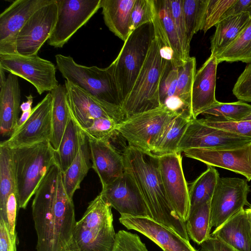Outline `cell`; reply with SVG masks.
I'll return each instance as SVG.
<instances>
[{"label":"cell","mask_w":251,"mask_h":251,"mask_svg":"<svg viewBox=\"0 0 251 251\" xmlns=\"http://www.w3.org/2000/svg\"><path fill=\"white\" fill-rule=\"evenodd\" d=\"M37 251H61L73 237L76 224L73 199L65 190L56 162L37 189L32 204Z\"/></svg>","instance_id":"cell-1"},{"label":"cell","mask_w":251,"mask_h":251,"mask_svg":"<svg viewBox=\"0 0 251 251\" xmlns=\"http://www.w3.org/2000/svg\"><path fill=\"white\" fill-rule=\"evenodd\" d=\"M122 155L125 169L137 184L151 218L189 240L185 222L178 217L165 193L159 171L158 156L128 145Z\"/></svg>","instance_id":"cell-2"},{"label":"cell","mask_w":251,"mask_h":251,"mask_svg":"<svg viewBox=\"0 0 251 251\" xmlns=\"http://www.w3.org/2000/svg\"><path fill=\"white\" fill-rule=\"evenodd\" d=\"M154 32L145 61L122 105L126 119L161 106L160 86L169 61L161 56L159 37L154 30Z\"/></svg>","instance_id":"cell-3"},{"label":"cell","mask_w":251,"mask_h":251,"mask_svg":"<svg viewBox=\"0 0 251 251\" xmlns=\"http://www.w3.org/2000/svg\"><path fill=\"white\" fill-rule=\"evenodd\" d=\"M20 208L25 209L50 167L57 162L55 151L48 140L11 149Z\"/></svg>","instance_id":"cell-4"},{"label":"cell","mask_w":251,"mask_h":251,"mask_svg":"<svg viewBox=\"0 0 251 251\" xmlns=\"http://www.w3.org/2000/svg\"><path fill=\"white\" fill-rule=\"evenodd\" d=\"M111 207L100 194L89 203L73 234L81 251H112L116 233Z\"/></svg>","instance_id":"cell-5"},{"label":"cell","mask_w":251,"mask_h":251,"mask_svg":"<svg viewBox=\"0 0 251 251\" xmlns=\"http://www.w3.org/2000/svg\"><path fill=\"white\" fill-rule=\"evenodd\" d=\"M154 36L152 22L140 26L129 35L109 65L122 104L134 84Z\"/></svg>","instance_id":"cell-6"},{"label":"cell","mask_w":251,"mask_h":251,"mask_svg":"<svg viewBox=\"0 0 251 251\" xmlns=\"http://www.w3.org/2000/svg\"><path fill=\"white\" fill-rule=\"evenodd\" d=\"M57 69L66 80L72 82L96 99L122 107V102L112 70L96 66L77 64L70 56H55Z\"/></svg>","instance_id":"cell-7"},{"label":"cell","mask_w":251,"mask_h":251,"mask_svg":"<svg viewBox=\"0 0 251 251\" xmlns=\"http://www.w3.org/2000/svg\"><path fill=\"white\" fill-rule=\"evenodd\" d=\"M58 15L57 0L37 10L13 37L0 43V54L29 56L37 54L54 28Z\"/></svg>","instance_id":"cell-8"},{"label":"cell","mask_w":251,"mask_h":251,"mask_svg":"<svg viewBox=\"0 0 251 251\" xmlns=\"http://www.w3.org/2000/svg\"><path fill=\"white\" fill-rule=\"evenodd\" d=\"M176 115L162 105L126 119L118 124L117 132L127 141L128 146L151 153L157 136L166 124Z\"/></svg>","instance_id":"cell-9"},{"label":"cell","mask_w":251,"mask_h":251,"mask_svg":"<svg viewBox=\"0 0 251 251\" xmlns=\"http://www.w3.org/2000/svg\"><path fill=\"white\" fill-rule=\"evenodd\" d=\"M250 191L246 179L220 177L210 201L211 228L220 227L245 206H251L248 201Z\"/></svg>","instance_id":"cell-10"},{"label":"cell","mask_w":251,"mask_h":251,"mask_svg":"<svg viewBox=\"0 0 251 251\" xmlns=\"http://www.w3.org/2000/svg\"><path fill=\"white\" fill-rule=\"evenodd\" d=\"M65 85L72 117L82 130L97 119H110L118 124L126 119L121 106L100 100L68 81Z\"/></svg>","instance_id":"cell-11"},{"label":"cell","mask_w":251,"mask_h":251,"mask_svg":"<svg viewBox=\"0 0 251 251\" xmlns=\"http://www.w3.org/2000/svg\"><path fill=\"white\" fill-rule=\"evenodd\" d=\"M0 67L27 80L40 95L51 92L59 85L55 65L37 54L29 56L0 54Z\"/></svg>","instance_id":"cell-12"},{"label":"cell","mask_w":251,"mask_h":251,"mask_svg":"<svg viewBox=\"0 0 251 251\" xmlns=\"http://www.w3.org/2000/svg\"><path fill=\"white\" fill-rule=\"evenodd\" d=\"M101 0H57L58 15L48 44L62 48L100 8Z\"/></svg>","instance_id":"cell-13"},{"label":"cell","mask_w":251,"mask_h":251,"mask_svg":"<svg viewBox=\"0 0 251 251\" xmlns=\"http://www.w3.org/2000/svg\"><path fill=\"white\" fill-rule=\"evenodd\" d=\"M158 160L160 176L167 198L180 219L186 222L190 210L189 194L181 153L159 156Z\"/></svg>","instance_id":"cell-14"},{"label":"cell","mask_w":251,"mask_h":251,"mask_svg":"<svg viewBox=\"0 0 251 251\" xmlns=\"http://www.w3.org/2000/svg\"><path fill=\"white\" fill-rule=\"evenodd\" d=\"M250 142L251 138L210 126L197 118L190 122L179 143L177 151L181 153L195 148L232 149Z\"/></svg>","instance_id":"cell-15"},{"label":"cell","mask_w":251,"mask_h":251,"mask_svg":"<svg viewBox=\"0 0 251 251\" xmlns=\"http://www.w3.org/2000/svg\"><path fill=\"white\" fill-rule=\"evenodd\" d=\"M52 95L49 92L32 108V113L25 123L0 144L15 149L50 141L52 131Z\"/></svg>","instance_id":"cell-16"},{"label":"cell","mask_w":251,"mask_h":251,"mask_svg":"<svg viewBox=\"0 0 251 251\" xmlns=\"http://www.w3.org/2000/svg\"><path fill=\"white\" fill-rule=\"evenodd\" d=\"M100 194L121 215L151 218L137 184L125 169L123 175L118 179L102 188Z\"/></svg>","instance_id":"cell-17"},{"label":"cell","mask_w":251,"mask_h":251,"mask_svg":"<svg viewBox=\"0 0 251 251\" xmlns=\"http://www.w3.org/2000/svg\"><path fill=\"white\" fill-rule=\"evenodd\" d=\"M185 156L199 160L207 166L216 167L243 176L251 180V142L228 149L195 148L185 150Z\"/></svg>","instance_id":"cell-18"},{"label":"cell","mask_w":251,"mask_h":251,"mask_svg":"<svg viewBox=\"0 0 251 251\" xmlns=\"http://www.w3.org/2000/svg\"><path fill=\"white\" fill-rule=\"evenodd\" d=\"M119 221L128 229L134 230L149 238L163 251H197L189 240L150 217L121 215Z\"/></svg>","instance_id":"cell-19"},{"label":"cell","mask_w":251,"mask_h":251,"mask_svg":"<svg viewBox=\"0 0 251 251\" xmlns=\"http://www.w3.org/2000/svg\"><path fill=\"white\" fill-rule=\"evenodd\" d=\"M218 64L216 56L210 54L196 73L191 95L193 119H197L218 101L215 90Z\"/></svg>","instance_id":"cell-20"},{"label":"cell","mask_w":251,"mask_h":251,"mask_svg":"<svg viewBox=\"0 0 251 251\" xmlns=\"http://www.w3.org/2000/svg\"><path fill=\"white\" fill-rule=\"evenodd\" d=\"M90 148L92 168L98 174L104 188L111 184L125 171L122 154L110 142L87 138Z\"/></svg>","instance_id":"cell-21"},{"label":"cell","mask_w":251,"mask_h":251,"mask_svg":"<svg viewBox=\"0 0 251 251\" xmlns=\"http://www.w3.org/2000/svg\"><path fill=\"white\" fill-rule=\"evenodd\" d=\"M52 1H14L0 15V43L13 37L37 10Z\"/></svg>","instance_id":"cell-22"},{"label":"cell","mask_w":251,"mask_h":251,"mask_svg":"<svg viewBox=\"0 0 251 251\" xmlns=\"http://www.w3.org/2000/svg\"><path fill=\"white\" fill-rule=\"evenodd\" d=\"M210 235L237 251H251V219L247 208L231 217Z\"/></svg>","instance_id":"cell-23"},{"label":"cell","mask_w":251,"mask_h":251,"mask_svg":"<svg viewBox=\"0 0 251 251\" xmlns=\"http://www.w3.org/2000/svg\"><path fill=\"white\" fill-rule=\"evenodd\" d=\"M0 89V132L2 136L10 137L21 110V90L18 76L10 73Z\"/></svg>","instance_id":"cell-24"},{"label":"cell","mask_w":251,"mask_h":251,"mask_svg":"<svg viewBox=\"0 0 251 251\" xmlns=\"http://www.w3.org/2000/svg\"><path fill=\"white\" fill-rule=\"evenodd\" d=\"M136 0H101L104 23L124 42L130 34L131 15Z\"/></svg>","instance_id":"cell-25"},{"label":"cell","mask_w":251,"mask_h":251,"mask_svg":"<svg viewBox=\"0 0 251 251\" xmlns=\"http://www.w3.org/2000/svg\"><path fill=\"white\" fill-rule=\"evenodd\" d=\"M251 21L249 13L227 17L216 25L211 39V54L217 56L229 46Z\"/></svg>","instance_id":"cell-26"},{"label":"cell","mask_w":251,"mask_h":251,"mask_svg":"<svg viewBox=\"0 0 251 251\" xmlns=\"http://www.w3.org/2000/svg\"><path fill=\"white\" fill-rule=\"evenodd\" d=\"M191 120L181 115L175 116L157 136L151 153L159 156L178 152L179 143Z\"/></svg>","instance_id":"cell-27"},{"label":"cell","mask_w":251,"mask_h":251,"mask_svg":"<svg viewBox=\"0 0 251 251\" xmlns=\"http://www.w3.org/2000/svg\"><path fill=\"white\" fill-rule=\"evenodd\" d=\"M86 139L71 115L58 149L55 151L57 162L63 173L70 166Z\"/></svg>","instance_id":"cell-28"},{"label":"cell","mask_w":251,"mask_h":251,"mask_svg":"<svg viewBox=\"0 0 251 251\" xmlns=\"http://www.w3.org/2000/svg\"><path fill=\"white\" fill-rule=\"evenodd\" d=\"M52 97L51 120L52 131L50 143L55 151L60 145L63 135L71 117L65 84L59 85L51 92Z\"/></svg>","instance_id":"cell-29"},{"label":"cell","mask_w":251,"mask_h":251,"mask_svg":"<svg viewBox=\"0 0 251 251\" xmlns=\"http://www.w3.org/2000/svg\"><path fill=\"white\" fill-rule=\"evenodd\" d=\"M91 154L88 139L81 146L79 152L65 172L62 173L64 187L68 197L73 199L75 192L92 167Z\"/></svg>","instance_id":"cell-30"},{"label":"cell","mask_w":251,"mask_h":251,"mask_svg":"<svg viewBox=\"0 0 251 251\" xmlns=\"http://www.w3.org/2000/svg\"><path fill=\"white\" fill-rule=\"evenodd\" d=\"M210 201H206L190 210L185 222L188 236L198 245L210 236Z\"/></svg>","instance_id":"cell-31"},{"label":"cell","mask_w":251,"mask_h":251,"mask_svg":"<svg viewBox=\"0 0 251 251\" xmlns=\"http://www.w3.org/2000/svg\"><path fill=\"white\" fill-rule=\"evenodd\" d=\"M13 191H16V185L11 149L0 144V219L4 221L6 201Z\"/></svg>","instance_id":"cell-32"},{"label":"cell","mask_w":251,"mask_h":251,"mask_svg":"<svg viewBox=\"0 0 251 251\" xmlns=\"http://www.w3.org/2000/svg\"><path fill=\"white\" fill-rule=\"evenodd\" d=\"M207 166V169L193 182L189 188V211L212 198L220 174L215 167Z\"/></svg>","instance_id":"cell-33"},{"label":"cell","mask_w":251,"mask_h":251,"mask_svg":"<svg viewBox=\"0 0 251 251\" xmlns=\"http://www.w3.org/2000/svg\"><path fill=\"white\" fill-rule=\"evenodd\" d=\"M155 4L163 28L174 52L172 65L177 68L185 61L181 46L170 12L168 0H154Z\"/></svg>","instance_id":"cell-34"},{"label":"cell","mask_w":251,"mask_h":251,"mask_svg":"<svg viewBox=\"0 0 251 251\" xmlns=\"http://www.w3.org/2000/svg\"><path fill=\"white\" fill-rule=\"evenodd\" d=\"M216 58L219 64L223 61L251 63V21L238 37Z\"/></svg>","instance_id":"cell-35"},{"label":"cell","mask_w":251,"mask_h":251,"mask_svg":"<svg viewBox=\"0 0 251 251\" xmlns=\"http://www.w3.org/2000/svg\"><path fill=\"white\" fill-rule=\"evenodd\" d=\"M251 113V105L238 100L232 102L217 101L201 114L231 122L243 120Z\"/></svg>","instance_id":"cell-36"},{"label":"cell","mask_w":251,"mask_h":251,"mask_svg":"<svg viewBox=\"0 0 251 251\" xmlns=\"http://www.w3.org/2000/svg\"><path fill=\"white\" fill-rule=\"evenodd\" d=\"M208 0H182V7L188 40L201 30L203 17Z\"/></svg>","instance_id":"cell-37"},{"label":"cell","mask_w":251,"mask_h":251,"mask_svg":"<svg viewBox=\"0 0 251 251\" xmlns=\"http://www.w3.org/2000/svg\"><path fill=\"white\" fill-rule=\"evenodd\" d=\"M196 73V59L195 57L190 56L182 66L178 68L175 96L179 97L191 111L192 90Z\"/></svg>","instance_id":"cell-38"},{"label":"cell","mask_w":251,"mask_h":251,"mask_svg":"<svg viewBox=\"0 0 251 251\" xmlns=\"http://www.w3.org/2000/svg\"><path fill=\"white\" fill-rule=\"evenodd\" d=\"M172 19L181 46L185 62L190 57V42L188 40L187 32L183 17L182 0H168Z\"/></svg>","instance_id":"cell-39"},{"label":"cell","mask_w":251,"mask_h":251,"mask_svg":"<svg viewBox=\"0 0 251 251\" xmlns=\"http://www.w3.org/2000/svg\"><path fill=\"white\" fill-rule=\"evenodd\" d=\"M236 0H208L204 12L201 30L205 33L221 21Z\"/></svg>","instance_id":"cell-40"},{"label":"cell","mask_w":251,"mask_h":251,"mask_svg":"<svg viewBox=\"0 0 251 251\" xmlns=\"http://www.w3.org/2000/svg\"><path fill=\"white\" fill-rule=\"evenodd\" d=\"M118 124L110 119L100 118L94 120L90 126L82 131L87 138L110 142V139L117 133Z\"/></svg>","instance_id":"cell-41"},{"label":"cell","mask_w":251,"mask_h":251,"mask_svg":"<svg viewBox=\"0 0 251 251\" xmlns=\"http://www.w3.org/2000/svg\"><path fill=\"white\" fill-rule=\"evenodd\" d=\"M199 119L202 123L210 126L251 138V120L231 122L212 117H205Z\"/></svg>","instance_id":"cell-42"},{"label":"cell","mask_w":251,"mask_h":251,"mask_svg":"<svg viewBox=\"0 0 251 251\" xmlns=\"http://www.w3.org/2000/svg\"><path fill=\"white\" fill-rule=\"evenodd\" d=\"M155 12L154 0H136L131 15L130 34L140 26L151 23Z\"/></svg>","instance_id":"cell-43"},{"label":"cell","mask_w":251,"mask_h":251,"mask_svg":"<svg viewBox=\"0 0 251 251\" xmlns=\"http://www.w3.org/2000/svg\"><path fill=\"white\" fill-rule=\"evenodd\" d=\"M112 251H148L139 236L124 230L116 234L115 241Z\"/></svg>","instance_id":"cell-44"},{"label":"cell","mask_w":251,"mask_h":251,"mask_svg":"<svg viewBox=\"0 0 251 251\" xmlns=\"http://www.w3.org/2000/svg\"><path fill=\"white\" fill-rule=\"evenodd\" d=\"M178 77V68L174 67L169 62L161 82L159 98L161 105L165 100L175 96Z\"/></svg>","instance_id":"cell-45"},{"label":"cell","mask_w":251,"mask_h":251,"mask_svg":"<svg viewBox=\"0 0 251 251\" xmlns=\"http://www.w3.org/2000/svg\"><path fill=\"white\" fill-rule=\"evenodd\" d=\"M232 93L239 100L251 102V63L248 64L237 78Z\"/></svg>","instance_id":"cell-46"},{"label":"cell","mask_w":251,"mask_h":251,"mask_svg":"<svg viewBox=\"0 0 251 251\" xmlns=\"http://www.w3.org/2000/svg\"><path fill=\"white\" fill-rule=\"evenodd\" d=\"M16 191L12 192L9 196L5 207V220L12 239L17 241L16 229L17 216L19 209Z\"/></svg>","instance_id":"cell-47"},{"label":"cell","mask_w":251,"mask_h":251,"mask_svg":"<svg viewBox=\"0 0 251 251\" xmlns=\"http://www.w3.org/2000/svg\"><path fill=\"white\" fill-rule=\"evenodd\" d=\"M17 244L12 239L6 223L0 219V251H17Z\"/></svg>","instance_id":"cell-48"},{"label":"cell","mask_w":251,"mask_h":251,"mask_svg":"<svg viewBox=\"0 0 251 251\" xmlns=\"http://www.w3.org/2000/svg\"><path fill=\"white\" fill-rule=\"evenodd\" d=\"M199 251H237L221 240L211 236L201 245Z\"/></svg>","instance_id":"cell-49"},{"label":"cell","mask_w":251,"mask_h":251,"mask_svg":"<svg viewBox=\"0 0 251 251\" xmlns=\"http://www.w3.org/2000/svg\"><path fill=\"white\" fill-rule=\"evenodd\" d=\"M247 12L249 13L251 16V0H236L227 11L223 19L230 16Z\"/></svg>","instance_id":"cell-50"},{"label":"cell","mask_w":251,"mask_h":251,"mask_svg":"<svg viewBox=\"0 0 251 251\" xmlns=\"http://www.w3.org/2000/svg\"><path fill=\"white\" fill-rule=\"evenodd\" d=\"M32 111V109L31 110L23 112L21 116V117L19 118L16 125L15 127L14 132L17 131L20 128H21L27 121V120L29 118Z\"/></svg>","instance_id":"cell-51"},{"label":"cell","mask_w":251,"mask_h":251,"mask_svg":"<svg viewBox=\"0 0 251 251\" xmlns=\"http://www.w3.org/2000/svg\"><path fill=\"white\" fill-rule=\"evenodd\" d=\"M61 251H81L75 239L72 237Z\"/></svg>","instance_id":"cell-52"},{"label":"cell","mask_w":251,"mask_h":251,"mask_svg":"<svg viewBox=\"0 0 251 251\" xmlns=\"http://www.w3.org/2000/svg\"><path fill=\"white\" fill-rule=\"evenodd\" d=\"M27 100L25 102H23L20 106L21 110L23 112L31 110L32 108V104L33 103V97L31 95L26 96Z\"/></svg>","instance_id":"cell-53"},{"label":"cell","mask_w":251,"mask_h":251,"mask_svg":"<svg viewBox=\"0 0 251 251\" xmlns=\"http://www.w3.org/2000/svg\"><path fill=\"white\" fill-rule=\"evenodd\" d=\"M4 71L2 68L0 67V86H1L4 83L6 80Z\"/></svg>","instance_id":"cell-54"},{"label":"cell","mask_w":251,"mask_h":251,"mask_svg":"<svg viewBox=\"0 0 251 251\" xmlns=\"http://www.w3.org/2000/svg\"><path fill=\"white\" fill-rule=\"evenodd\" d=\"M251 120V113L247 117H246L242 121H250Z\"/></svg>","instance_id":"cell-55"},{"label":"cell","mask_w":251,"mask_h":251,"mask_svg":"<svg viewBox=\"0 0 251 251\" xmlns=\"http://www.w3.org/2000/svg\"><path fill=\"white\" fill-rule=\"evenodd\" d=\"M248 211L250 213V216H251V206L249 207V208H247Z\"/></svg>","instance_id":"cell-56"}]
</instances>
